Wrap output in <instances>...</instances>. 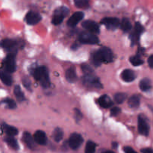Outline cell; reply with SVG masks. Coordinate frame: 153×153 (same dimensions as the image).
<instances>
[{"mask_svg": "<svg viewBox=\"0 0 153 153\" xmlns=\"http://www.w3.org/2000/svg\"><path fill=\"white\" fill-rule=\"evenodd\" d=\"M22 83H23L24 86L27 88L28 90L31 89V82L30 80L27 77H25L22 79Z\"/></svg>", "mask_w": 153, "mask_h": 153, "instance_id": "cell-33", "label": "cell"}, {"mask_svg": "<svg viewBox=\"0 0 153 153\" xmlns=\"http://www.w3.org/2000/svg\"><path fill=\"white\" fill-rule=\"evenodd\" d=\"M69 13H70V10L67 7L62 6V7H58L54 13L53 18H52V23L55 25L61 24L64 20V17L67 16L69 14Z\"/></svg>", "mask_w": 153, "mask_h": 153, "instance_id": "cell-4", "label": "cell"}, {"mask_svg": "<svg viewBox=\"0 0 153 153\" xmlns=\"http://www.w3.org/2000/svg\"><path fill=\"white\" fill-rule=\"evenodd\" d=\"M64 137V131L61 128H55L53 132V138L55 141L60 142Z\"/></svg>", "mask_w": 153, "mask_h": 153, "instance_id": "cell-28", "label": "cell"}, {"mask_svg": "<svg viewBox=\"0 0 153 153\" xmlns=\"http://www.w3.org/2000/svg\"><path fill=\"white\" fill-rule=\"evenodd\" d=\"M138 131L144 136H148L149 134V126L143 116H139L138 117Z\"/></svg>", "mask_w": 153, "mask_h": 153, "instance_id": "cell-10", "label": "cell"}, {"mask_svg": "<svg viewBox=\"0 0 153 153\" xmlns=\"http://www.w3.org/2000/svg\"><path fill=\"white\" fill-rule=\"evenodd\" d=\"M148 64H149V67L153 68V55H150L148 58Z\"/></svg>", "mask_w": 153, "mask_h": 153, "instance_id": "cell-37", "label": "cell"}, {"mask_svg": "<svg viewBox=\"0 0 153 153\" xmlns=\"http://www.w3.org/2000/svg\"><path fill=\"white\" fill-rule=\"evenodd\" d=\"M34 139L37 144L46 145L47 143V137L46 133L41 130H38L34 133Z\"/></svg>", "mask_w": 153, "mask_h": 153, "instance_id": "cell-15", "label": "cell"}, {"mask_svg": "<svg viewBox=\"0 0 153 153\" xmlns=\"http://www.w3.org/2000/svg\"><path fill=\"white\" fill-rule=\"evenodd\" d=\"M99 104L101 107L104 108H108L113 105V102L108 96L103 95L99 99Z\"/></svg>", "mask_w": 153, "mask_h": 153, "instance_id": "cell-18", "label": "cell"}, {"mask_svg": "<svg viewBox=\"0 0 153 153\" xmlns=\"http://www.w3.org/2000/svg\"><path fill=\"white\" fill-rule=\"evenodd\" d=\"M121 78H122V79L124 82H133V81L135 79V73H134L133 70H129V69L124 70L123 71L122 74H121Z\"/></svg>", "mask_w": 153, "mask_h": 153, "instance_id": "cell-17", "label": "cell"}, {"mask_svg": "<svg viewBox=\"0 0 153 153\" xmlns=\"http://www.w3.org/2000/svg\"><path fill=\"white\" fill-rule=\"evenodd\" d=\"M1 46L5 49L10 55H16L18 50V43L14 40L11 39H4L1 40Z\"/></svg>", "mask_w": 153, "mask_h": 153, "instance_id": "cell-5", "label": "cell"}, {"mask_svg": "<svg viewBox=\"0 0 153 153\" xmlns=\"http://www.w3.org/2000/svg\"><path fill=\"white\" fill-rule=\"evenodd\" d=\"M0 79L7 86L11 85L12 82H13V79H12L11 76L9 75L8 73L5 71H0Z\"/></svg>", "mask_w": 153, "mask_h": 153, "instance_id": "cell-20", "label": "cell"}, {"mask_svg": "<svg viewBox=\"0 0 153 153\" xmlns=\"http://www.w3.org/2000/svg\"><path fill=\"white\" fill-rule=\"evenodd\" d=\"M112 146H113V147L114 148V149H116L117 146V143H112Z\"/></svg>", "mask_w": 153, "mask_h": 153, "instance_id": "cell-39", "label": "cell"}, {"mask_svg": "<svg viewBox=\"0 0 153 153\" xmlns=\"http://www.w3.org/2000/svg\"><path fill=\"white\" fill-rule=\"evenodd\" d=\"M75 116H76V119L77 120H80L82 118V114L79 111V110L76 109V110H75Z\"/></svg>", "mask_w": 153, "mask_h": 153, "instance_id": "cell-36", "label": "cell"}, {"mask_svg": "<svg viewBox=\"0 0 153 153\" xmlns=\"http://www.w3.org/2000/svg\"><path fill=\"white\" fill-rule=\"evenodd\" d=\"M4 141L6 142L7 145L10 146V148H12L14 150H17L19 149V145H18L17 141H16V139L13 137H10V136H7L4 138Z\"/></svg>", "mask_w": 153, "mask_h": 153, "instance_id": "cell-22", "label": "cell"}, {"mask_svg": "<svg viewBox=\"0 0 153 153\" xmlns=\"http://www.w3.org/2000/svg\"><path fill=\"white\" fill-rule=\"evenodd\" d=\"M128 105L130 108H136L140 105V97L137 95H134L128 99Z\"/></svg>", "mask_w": 153, "mask_h": 153, "instance_id": "cell-23", "label": "cell"}, {"mask_svg": "<svg viewBox=\"0 0 153 153\" xmlns=\"http://www.w3.org/2000/svg\"><path fill=\"white\" fill-rule=\"evenodd\" d=\"M13 93H14V95L16 97V100L19 102H22L25 100V96H24L23 92L22 91V90H21L20 87L19 85H16L14 87Z\"/></svg>", "mask_w": 153, "mask_h": 153, "instance_id": "cell-25", "label": "cell"}, {"mask_svg": "<svg viewBox=\"0 0 153 153\" xmlns=\"http://www.w3.org/2000/svg\"><path fill=\"white\" fill-rule=\"evenodd\" d=\"M140 90L143 92H146V91H149L151 89V82L149 79H142L140 82Z\"/></svg>", "mask_w": 153, "mask_h": 153, "instance_id": "cell-24", "label": "cell"}, {"mask_svg": "<svg viewBox=\"0 0 153 153\" xmlns=\"http://www.w3.org/2000/svg\"><path fill=\"white\" fill-rule=\"evenodd\" d=\"M2 128L7 136L13 137V136L16 135L18 134V130L15 127L7 125V124H3Z\"/></svg>", "mask_w": 153, "mask_h": 153, "instance_id": "cell-21", "label": "cell"}, {"mask_svg": "<svg viewBox=\"0 0 153 153\" xmlns=\"http://www.w3.org/2000/svg\"><path fill=\"white\" fill-rule=\"evenodd\" d=\"M120 111H121V110L120 108L114 107V108H111V116L115 117V116H117V115L119 114L120 113Z\"/></svg>", "mask_w": 153, "mask_h": 153, "instance_id": "cell-34", "label": "cell"}, {"mask_svg": "<svg viewBox=\"0 0 153 153\" xmlns=\"http://www.w3.org/2000/svg\"><path fill=\"white\" fill-rule=\"evenodd\" d=\"M41 20V16L34 11H29L25 16V21L28 25H35Z\"/></svg>", "mask_w": 153, "mask_h": 153, "instance_id": "cell-12", "label": "cell"}, {"mask_svg": "<svg viewBox=\"0 0 153 153\" xmlns=\"http://www.w3.org/2000/svg\"><path fill=\"white\" fill-rule=\"evenodd\" d=\"M65 76L67 80L70 83H73L76 81L77 79V75H76V70H75L74 67H70L68 70L66 71Z\"/></svg>", "mask_w": 153, "mask_h": 153, "instance_id": "cell-19", "label": "cell"}, {"mask_svg": "<svg viewBox=\"0 0 153 153\" xmlns=\"http://www.w3.org/2000/svg\"><path fill=\"white\" fill-rule=\"evenodd\" d=\"M120 28L125 32L129 31L131 29V23L129 19L127 18H123L120 22Z\"/></svg>", "mask_w": 153, "mask_h": 153, "instance_id": "cell-26", "label": "cell"}, {"mask_svg": "<svg viewBox=\"0 0 153 153\" xmlns=\"http://www.w3.org/2000/svg\"><path fill=\"white\" fill-rule=\"evenodd\" d=\"M114 60L111 50L107 47H103L94 52L92 55V61L94 65L100 66L102 63H110Z\"/></svg>", "mask_w": 153, "mask_h": 153, "instance_id": "cell-1", "label": "cell"}, {"mask_svg": "<svg viewBox=\"0 0 153 153\" xmlns=\"http://www.w3.org/2000/svg\"><path fill=\"white\" fill-rule=\"evenodd\" d=\"M84 16L85 15H84L83 12H76V13H74L72 15L71 17L67 21V25L70 27H75L76 25H77V24L80 21L82 20V19L84 18Z\"/></svg>", "mask_w": 153, "mask_h": 153, "instance_id": "cell-14", "label": "cell"}, {"mask_svg": "<svg viewBox=\"0 0 153 153\" xmlns=\"http://www.w3.org/2000/svg\"><path fill=\"white\" fill-rule=\"evenodd\" d=\"M101 23L110 30H114L120 25V22L118 18L105 17L101 20Z\"/></svg>", "mask_w": 153, "mask_h": 153, "instance_id": "cell-9", "label": "cell"}, {"mask_svg": "<svg viewBox=\"0 0 153 153\" xmlns=\"http://www.w3.org/2000/svg\"><path fill=\"white\" fill-rule=\"evenodd\" d=\"M142 153H153V149L151 148H144L141 149Z\"/></svg>", "mask_w": 153, "mask_h": 153, "instance_id": "cell-38", "label": "cell"}, {"mask_svg": "<svg viewBox=\"0 0 153 153\" xmlns=\"http://www.w3.org/2000/svg\"><path fill=\"white\" fill-rule=\"evenodd\" d=\"M4 71L8 73H12L16 70V60L14 55L8 54L3 62Z\"/></svg>", "mask_w": 153, "mask_h": 153, "instance_id": "cell-7", "label": "cell"}, {"mask_svg": "<svg viewBox=\"0 0 153 153\" xmlns=\"http://www.w3.org/2000/svg\"><path fill=\"white\" fill-rule=\"evenodd\" d=\"M123 150L125 153H137L136 151H134L132 148L130 147V146H125V147L123 148Z\"/></svg>", "mask_w": 153, "mask_h": 153, "instance_id": "cell-35", "label": "cell"}, {"mask_svg": "<svg viewBox=\"0 0 153 153\" xmlns=\"http://www.w3.org/2000/svg\"><path fill=\"white\" fill-rule=\"evenodd\" d=\"M79 40L81 43L84 44H97L99 42V38L97 36L89 31L81 33Z\"/></svg>", "mask_w": 153, "mask_h": 153, "instance_id": "cell-6", "label": "cell"}, {"mask_svg": "<svg viewBox=\"0 0 153 153\" xmlns=\"http://www.w3.org/2000/svg\"><path fill=\"white\" fill-rule=\"evenodd\" d=\"M33 75H34V79L40 82V85L43 88H46L49 86L50 81H49V73H48V70L46 67H37L34 70Z\"/></svg>", "mask_w": 153, "mask_h": 153, "instance_id": "cell-3", "label": "cell"}, {"mask_svg": "<svg viewBox=\"0 0 153 153\" xmlns=\"http://www.w3.org/2000/svg\"><path fill=\"white\" fill-rule=\"evenodd\" d=\"M82 70L85 73V76L83 77V82L86 86L90 87V88H101L102 85L100 80L94 74V71L89 66L86 64L82 65Z\"/></svg>", "mask_w": 153, "mask_h": 153, "instance_id": "cell-2", "label": "cell"}, {"mask_svg": "<svg viewBox=\"0 0 153 153\" xmlns=\"http://www.w3.org/2000/svg\"><path fill=\"white\" fill-rule=\"evenodd\" d=\"M90 0H74L75 5L79 8L87 9L89 7Z\"/></svg>", "mask_w": 153, "mask_h": 153, "instance_id": "cell-27", "label": "cell"}, {"mask_svg": "<svg viewBox=\"0 0 153 153\" xmlns=\"http://www.w3.org/2000/svg\"><path fill=\"white\" fill-rule=\"evenodd\" d=\"M130 62L134 66H140L143 64V61L139 55H135L130 58Z\"/></svg>", "mask_w": 153, "mask_h": 153, "instance_id": "cell-32", "label": "cell"}, {"mask_svg": "<svg viewBox=\"0 0 153 153\" xmlns=\"http://www.w3.org/2000/svg\"><path fill=\"white\" fill-rule=\"evenodd\" d=\"M102 153H114V152H112V151H105V152H102Z\"/></svg>", "mask_w": 153, "mask_h": 153, "instance_id": "cell-40", "label": "cell"}, {"mask_svg": "<svg viewBox=\"0 0 153 153\" xmlns=\"http://www.w3.org/2000/svg\"><path fill=\"white\" fill-rule=\"evenodd\" d=\"M126 99V94L124 93H117L114 96V100L117 103H119V104L123 102Z\"/></svg>", "mask_w": 153, "mask_h": 153, "instance_id": "cell-31", "label": "cell"}, {"mask_svg": "<svg viewBox=\"0 0 153 153\" xmlns=\"http://www.w3.org/2000/svg\"><path fill=\"white\" fill-rule=\"evenodd\" d=\"M22 140H23L25 145L29 149H34V147H35V140H34V137L31 135L30 133L24 132L23 135H22Z\"/></svg>", "mask_w": 153, "mask_h": 153, "instance_id": "cell-16", "label": "cell"}, {"mask_svg": "<svg viewBox=\"0 0 153 153\" xmlns=\"http://www.w3.org/2000/svg\"><path fill=\"white\" fill-rule=\"evenodd\" d=\"M83 138L82 135L78 133H73L70 135V139H69V146L72 149H79L81 145L83 143Z\"/></svg>", "mask_w": 153, "mask_h": 153, "instance_id": "cell-8", "label": "cell"}, {"mask_svg": "<svg viewBox=\"0 0 153 153\" xmlns=\"http://www.w3.org/2000/svg\"><path fill=\"white\" fill-rule=\"evenodd\" d=\"M1 103H4L6 105V107L10 109H14L16 107V102L13 100H11V99H5V100L1 101Z\"/></svg>", "mask_w": 153, "mask_h": 153, "instance_id": "cell-30", "label": "cell"}, {"mask_svg": "<svg viewBox=\"0 0 153 153\" xmlns=\"http://www.w3.org/2000/svg\"><path fill=\"white\" fill-rule=\"evenodd\" d=\"M82 27L93 34H98L100 32V27L96 22L92 20H85L82 22Z\"/></svg>", "mask_w": 153, "mask_h": 153, "instance_id": "cell-11", "label": "cell"}, {"mask_svg": "<svg viewBox=\"0 0 153 153\" xmlns=\"http://www.w3.org/2000/svg\"><path fill=\"white\" fill-rule=\"evenodd\" d=\"M96 144L93 141H88L85 146V153H95Z\"/></svg>", "mask_w": 153, "mask_h": 153, "instance_id": "cell-29", "label": "cell"}, {"mask_svg": "<svg viewBox=\"0 0 153 153\" xmlns=\"http://www.w3.org/2000/svg\"><path fill=\"white\" fill-rule=\"evenodd\" d=\"M144 31V28L143 25L140 23V22H136L135 25H134V29L131 35V42L133 43H136L139 40V38L140 37V34L143 32Z\"/></svg>", "mask_w": 153, "mask_h": 153, "instance_id": "cell-13", "label": "cell"}]
</instances>
